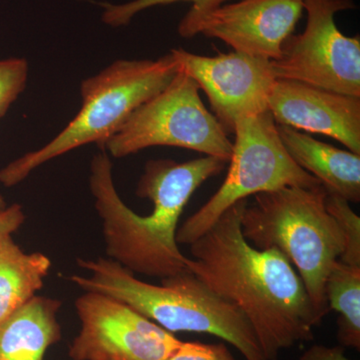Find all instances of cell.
<instances>
[{
  "instance_id": "1",
  "label": "cell",
  "mask_w": 360,
  "mask_h": 360,
  "mask_svg": "<svg viewBox=\"0 0 360 360\" xmlns=\"http://www.w3.org/2000/svg\"><path fill=\"white\" fill-rule=\"evenodd\" d=\"M243 200L229 207L191 245L187 269L241 310L267 360L314 340L321 319L302 278L276 248L260 250L243 236Z\"/></svg>"
},
{
  "instance_id": "2",
  "label": "cell",
  "mask_w": 360,
  "mask_h": 360,
  "mask_svg": "<svg viewBox=\"0 0 360 360\" xmlns=\"http://www.w3.org/2000/svg\"><path fill=\"white\" fill-rule=\"evenodd\" d=\"M229 161L215 156L177 163L149 160L136 195L153 203V212L136 214L116 191L112 163L105 151L90 163L89 187L103 221L106 255L134 274L167 278L187 270V258L176 241L184 207L196 189L219 174Z\"/></svg>"
},
{
  "instance_id": "3",
  "label": "cell",
  "mask_w": 360,
  "mask_h": 360,
  "mask_svg": "<svg viewBox=\"0 0 360 360\" xmlns=\"http://www.w3.org/2000/svg\"><path fill=\"white\" fill-rule=\"evenodd\" d=\"M77 264L89 272L70 277L82 290L115 297L169 333H208L238 348L246 360H267L241 310L188 269L155 285L110 258L78 259Z\"/></svg>"
},
{
  "instance_id": "4",
  "label": "cell",
  "mask_w": 360,
  "mask_h": 360,
  "mask_svg": "<svg viewBox=\"0 0 360 360\" xmlns=\"http://www.w3.org/2000/svg\"><path fill=\"white\" fill-rule=\"evenodd\" d=\"M326 191L285 186L255 194L241 217V231L253 248H276L290 260L312 307L323 319L329 312L326 281L345 250V238L326 207Z\"/></svg>"
},
{
  "instance_id": "5",
  "label": "cell",
  "mask_w": 360,
  "mask_h": 360,
  "mask_svg": "<svg viewBox=\"0 0 360 360\" xmlns=\"http://www.w3.org/2000/svg\"><path fill=\"white\" fill-rule=\"evenodd\" d=\"M172 52L156 60L115 61L80 85L82 108L44 148L25 153L0 169V182L11 187L44 163L89 143L103 148L139 106L167 86L179 72Z\"/></svg>"
},
{
  "instance_id": "6",
  "label": "cell",
  "mask_w": 360,
  "mask_h": 360,
  "mask_svg": "<svg viewBox=\"0 0 360 360\" xmlns=\"http://www.w3.org/2000/svg\"><path fill=\"white\" fill-rule=\"evenodd\" d=\"M233 134L236 141L226 179L210 200L177 229L179 245H191L229 207L248 196L285 186H321L288 155L269 110L240 118L234 124Z\"/></svg>"
},
{
  "instance_id": "7",
  "label": "cell",
  "mask_w": 360,
  "mask_h": 360,
  "mask_svg": "<svg viewBox=\"0 0 360 360\" xmlns=\"http://www.w3.org/2000/svg\"><path fill=\"white\" fill-rule=\"evenodd\" d=\"M200 90L179 68L167 86L139 106L101 149L120 158L151 146H174L229 161L232 142L205 108Z\"/></svg>"
},
{
  "instance_id": "8",
  "label": "cell",
  "mask_w": 360,
  "mask_h": 360,
  "mask_svg": "<svg viewBox=\"0 0 360 360\" xmlns=\"http://www.w3.org/2000/svg\"><path fill=\"white\" fill-rule=\"evenodd\" d=\"M305 30L284 41L281 58L271 60L276 79L295 80L360 97V39L336 26L335 14L355 8L352 0H303Z\"/></svg>"
},
{
  "instance_id": "9",
  "label": "cell",
  "mask_w": 360,
  "mask_h": 360,
  "mask_svg": "<svg viewBox=\"0 0 360 360\" xmlns=\"http://www.w3.org/2000/svg\"><path fill=\"white\" fill-rule=\"evenodd\" d=\"M80 330L73 360H167L181 340L120 300L84 291L75 300Z\"/></svg>"
},
{
  "instance_id": "10",
  "label": "cell",
  "mask_w": 360,
  "mask_h": 360,
  "mask_svg": "<svg viewBox=\"0 0 360 360\" xmlns=\"http://www.w3.org/2000/svg\"><path fill=\"white\" fill-rule=\"evenodd\" d=\"M303 11V0H240L205 13L188 11L179 33L184 39L202 34L220 39L234 51L276 60Z\"/></svg>"
},
{
  "instance_id": "11",
  "label": "cell",
  "mask_w": 360,
  "mask_h": 360,
  "mask_svg": "<svg viewBox=\"0 0 360 360\" xmlns=\"http://www.w3.org/2000/svg\"><path fill=\"white\" fill-rule=\"evenodd\" d=\"M180 70L193 78L210 101L212 115L227 134H233L240 118L269 110L276 82L271 60L240 52L202 56L172 49Z\"/></svg>"
},
{
  "instance_id": "12",
  "label": "cell",
  "mask_w": 360,
  "mask_h": 360,
  "mask_svg": "<svg viewBox=\"0 0 360 360\" xmlns=\"http://www.w3.org/2000/svg\"><path fill=\"white\" fill-rule=\"evenodd\" d=\"M269 110L276 124L326 135L360 155V97L277 79Z\"/></svg>"
},
{
  "instance_id": "13",
  "label": "cell",
  "mask_w": 360,
  "mask_h": 360,
  "mask_svg": "<svg viewBox=\"0 0 360 360\" xmlns=\"http://www.w3.org/2000/svg\"><path fill=\"white\" fill-rule=\"evenodd\" d=\"M284 148L298 167L314 175L328 193L348 202L360 200V155L342 150L286 125L276 124Z\"/></svg>"
},
{
  "instance_id": "14",
  "label": "cell",
  "mask_w": 360,
  "mask_h": 360,
  "mask_svg": "<svg viewBox=\"0 0 360 360\" xmlns=\"http://www.w3.org/2000/svg\"><path fill=\"white\" fill-rule=\"evenodd\" d=\"M61 302L35 295L0 323V360H44L61 340L58 314Z\"/></svg>"
},
{
  "instance_id": "15",
  "label": "cell",
  "mask_w": 360,
  "mask_h": 360,
  "mask_svg": "<svg viewBox=\"0 0 360 360\" xmlns=\"http://www.w3.org/2000/svg\"><path fill=\"white\" fill-rule=\"evenodd\" d=\"M51 267L47 255L25 253L13 236L0 240V323L44 288Z\"/></svg>"
},
{
  "instance_id": "16",
  "label": "cell",
  "mask_w": 360,
  "mask_h": 360,
  "mask_svg": "<svg viewBox=\"0 0 360 360\" xmlns=\"http://www.w3.org/2000/svg\"><path fill=\"white\" fill-rule=\"evenodd\" d=\"M329 309L338 312V340L341 347L360 348V267L338 260L326 281Z\"/></svg>"
},
{
  "instance_id": "17",
  "label": "cell",
  "mask_w": 360,
  "mask_h": 360,
  "mask_svg": "<svg viewBox=\"0 0 360 360\" xmlns=\"http://www.w3.org/2000/svg\"><path fill=\"white\" fill-rule=\"evenodd\" d=\"M326 207L335 219L345 238L340 262L360 267V219L349 202L338 194L326 191Z\"/></svg>"
},
{
  "instance_id": "18",
  "label": "cell",
  "mask_w": 360,
  "mask_h": 360,
  "mask_svg": "<svg viewBox=\"0 0 360 360\" xmlns=\"http://www.w3.org/2000/svg\"><path fill=\"white\" fill-rule=\"evenodd\" d=\"M191 2L193 6L189 9L191 13H205L213 11L229 0H132L123 4H103V20L108 25L120 27L129 25L136 14L160 6H168L175 2Z\"/></svg>"
},
{
  "instance_id": "19",
  "label": "cell",
  "mask_w": 360,
  "mask_h": 360,
  "mask_svg": "<svg viewBox=\"0 0 360 360\" xmlns=\"http://www.w3.org/2000/svg\"><path fill=\"white\" fill-rule=\"evenodd\" d=\"M28 70L25 58L0 59V120L25 89Z\"/></svg>"
},
{
  "instance_id": "20",
  "label": "cell",
  "mask_w": 360,
  "mask_h": 360,
  "mask_svg": "<svg viewBox=\"0 0 360 360\" xmlns=\"http://www.w3.org/2000/svg\"><path fill=\"white\" fill-rule=\"evenodd\" d=\"M167 360H236L224 343L188 341L180 343Z\"/></svg>"
},
{
  "instance_id": "21",
  "label": "cell",
  "mask_w": 360,
  "mask_h": 360,
  "mask_svg": "<svg viewBox=\"0 0 360 360\" xmlns=\"http://www.w3.org/2000/svg\"><path fill=\"white\" fill-rule=\"evenodd\" d=\"M25 221V214L22 207L18 203L6 206L0 210V240L13 236L14 232L20 229Z\"/></svg>"
},
{
  "instance_id": "22",
  "label": "cell",
  "mask_w": 360,
  "mask_h": 360,
  "mask_svg": "<svg viewBox=\"0 0 360 360\" xmlns=\"http://www.w3.org/2000/svg\"><path fill=\"white\" fill-rule=\"evenodd\" d=\"M300 360H350L345 355V347L338 345L328 347L324 345H314L302 354Z\"/></svg>"
},
{
  "instance_id": "23",
  "label": "cell",
  "mask_w": 360,
  "mask_h": 360,
  "mask_svg": "<svg viewBox=\"0 0 360 360\" xmlns=\"http://www.w3.org/2000/svg\"><path fill=\"white\" fill-rule=\"evenodd\" d=\"M6 207V202L4 200V196L0 194V210H4V208Z\"/></svg>"
}]
</instances>
